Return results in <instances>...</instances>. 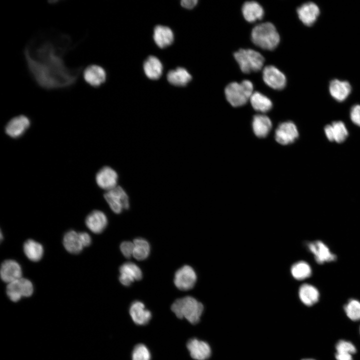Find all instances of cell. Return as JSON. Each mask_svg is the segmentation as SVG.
Instances as JSON below:
<instances>
[{
    "mask_svg": "<svg viewBox=\"0 0 360 360\" xmlns=\"http://www.w3.org/2000/svg\"><path fill=\"white\" fill-rule=\"evenodd\" d=\"M75 46L69 35L52 30L32 36L24 46V56L36 84L46 90L68 88L74 85L83 66L70 67L64 58Z\"/></svg>",
    "mask_w": 360,
    "mask_h": 360,
    "instance_id": "obj_1",
    "label": "cell"
},
{
    "mask_svg": "<svg viewBox=\"0 0 360 360\" xmlns=\"http://www.w3.org/2000/svg\"><path fill=\"white\" fill-rule=\"evenodd\" d=\"M171 310L178 318H185L190 324H196L200 320L204 306L194 298L186 296L176 300Z\"/></svg>",
    "mask_w": 360,
    "mask_h": 360,
    "instance_id": "obj_2",
    "label": "cell"
},
{
    "mask_svg": "<svg viewBox=\"0 0 360 360\" xmlns=\"http://www.w3.org/2000/svg\"><path fill=\"white\" fill-rule=\"evenodd\" d=\"M252 40L262 49L272 50L278 44L280 38L274 26L266 22L256 26L251 33Z\"/></svg>",
    "mask_w": 360,
    "mask_h": 360,
    "instance_id": "obj_3",
    "label": "cell"
},
{
    "mask_svg": "<svg viewBox=\"0 0 360 360\" xmlns=\"http://www.w3.org/2000/svg\"><path fill=\"white\" fill-rule=\"evenodd\" d=\"M253 84L249 80L241 82H232L229 84L224 90L227 100L233 106L244 105L253 94Z\"/></svg>",
    "mask_w": 360,
    "mask_h": 360,
    "instance_id": "obj_4",
    "label": "cell"
},
{
    "mask_svg": "<svg viewBox=\"0 0 360 360\" xmlns=\"http://www.w3.org/2000/svg\"><path fill=\"white\" fill-rule=\"evenodd\" d=\"M234 57L244 73L260 70L264 61L260 52L252 49H240L234 52Z\"/></svg>",
    "mask_w": 360,
    "mask_h": 360,
    "instance_id": "obj_5",
    "label": "cell"
},
{
    "mask_svg": "<svg viewBox=\"0 0 360 360\" xmlns=\"http://www.w3.org/2000/svg\"><path fill=\"white\" fill-rule=\"evenodd\" d=\"M104 198L110 209L116 214L120 213L123 210L129 208L128 196L126 191L120 186L108 190Z\"/></svg>",
    "mask_w": 360,
    "mask_h": 360,
    "instance_id": "obj_6",
    "label": "cell"
},
{
    "mask_svg": "<svg viewBox=\"0 0 360 360\" xmlns=\"http://www.w3.org/2000/svg\"><path fill=\"white\" fill-rule=\"evenodd\" d=\"M34 292V286L29 280L22 278L8 284L6 293L8 298L13 302L19 301L22 297H29Z\"/></svg>",
    "mask_w": 360,
    "mask_h": 360,
    "instance_id": "obj_7",
    "label": "cell"
},
{
    "mask_svg": "<svg viewBox=\"0 0 360 360\" xmlns=\"http://www.w3.org/2000/svg\"><path fill=\"white\" fill-rule=\"evenodd\" d=\"M174 281L178 289L188 290L194 286L196 281V274L192 268L185 265L176 272Z\"/></svg>",
    "mask_w": 360,
    "mask_h": 360,
    "instance_id": "obj_8",
    "label": "cell"
},
{
    "mask_svg": "<svg viewBox=\"0 0 360 360\" xmlns=\"http://www.w3.org/2000/svg\"><path fill=\"white\" fill-rule=\"evenodd\" d=\"M262 78L268 86L275 90H282L286 84L284 74L273 66H268L264 68Z\"/></svg>",
    "mask_w": 360,
    "mask_h": 360,
    "instance_id": "obj_9",
    "label": "cell"
},
{
    "mask_svg": "<svg viewBox=\"0 0 360 360\" xmlns=\"http://www.w3.org/2000/svg\"><path fill=\"white\" fill-rule=\"evenodd\" d=\"M82 72L84 81L92 87L98 88L106 80V72L100 66L90 64L84 68Z\"/></svg>",
    "mask_w": 360,
    "mask_h": 360,
    "instance_id": "obj_10",
    "label": "cell"
},
{
    "mask_svg": "<svg viewBox=\"0 0 360 360\" xmlns=\"http://www.w3.org/2000/svg\"><path fill=\"white\" fill-rule=\"evenodd\" d=\"M298 136L297 128L292 122H286L280 124L275 132L276 140L282 145L292 143Z\"/></svg>",
    "mask_w": 360,
    "mask_h": 360,
    "instance_id": "obj_11",
    "label": "cell"
},
{
    "mask_svg": "<svg viewBox=\"0 0 360 360\" xmlns=\"http://www.w3.org/2000/svg\"><path fill=\"white\" fill-rule=\"evenodd\" d=\"M306 245L308 250L314 254L316 261L319 264L332 262L336 259V256L320 240L309 242Z\"/></svg>",
    "mask_w": 360,
    "mask_h": 360,
    "instance_id": "obj_12",
    "label": "cell"
},
{
    "mask_svg": "<svg viewBox=\"0 0 360 360\" xmlns=\"http://www.w3.org/2000/svg\"><path fill=\"white\" fill-rule=\"evenodd\" d=\"M120 282L124 286H129L134 280H140L142 277L140 268L132 262L122 264L120 268Z\"/></svg>",
    "mask_w": 360,
    "mask_h": 360,
    "instance_id": "obj_13",
    "label": "cell"
},
{
    "mask_svg": "<svg viewBox=\"0 0 360 360\" xmlns=\"http://www.w3.org/2000/svg\"><path fill=\"white\" fill-rule=\"evenodd\" d=\"M96 180L100 188L108 191L117 186L118 174L113 168L106 166L97 172Z\"/></svg>",
    "mask_w": 360,
    "mask_h": 360,
    "instance_id": "obj_14",
    "label": "cell"
},
{
    "mask_svg": "<svg viewBox=\"0 0 360 360\" xmlns=\"http://www.w3.org/2000/svg\"><path fill=\"white\" fill-rule=\"evenodd\" d=\"M0 275L3 282L9 284L22 278V268L14 260H6L1 264Z\"/></svg>",
    "mask_w": 360,
    "mask_h": 360,
    "instance_id": "obj_15",
    "label": "cell"
},
{
    "mask_svg": "<svg viewBox=\"0 0 360 360\" xmlns=\"http://www.w3.org/2000/svg\"><path fill=\"white\" fill-rule=\"evenodd\" d=\"M186 347L192 358L196 360H206L211 354L209 344L202 340L194 338L189 340Z\"/></svg>",
    "mask_w": 360,
    "mask_h": 360,
    "instance_id": "obj_16",
    "label": "cell"
},
{
    "mask_svg": "<svg viewBox=\"0 0 360 360\" xmlns=\"http://www.w3.org/2000/svg\"><path fill=\"white\" fill-rule=\"evenodd\" d=\"M30 125V120L27 116H18L8 122L5 128L6 132L10 136L16 138L22 135Z\"/></svg>",
    "mask_w": 360,
    "mask_h": 360,
    "instance_id": "obj_17",
    "label": "cell"
},
{
    "mask_svg": "<svg viewBox=\"0 0 360 360\" xmlns=\"http://www.w3.org/2000/svg\"><path fill=\"white\" fill-rule=\"evenodd\" d=\"M318 6L312 2L302 4L297 9V13L302 22L308 26L312 25L320 14Z\"/></svg>",
    "mask_w": 360,
    "mask_h": 360,
    "instance_id": "obj_18",
    "label": "cell"
},
{
    "mask_svg": "<svg viewBox=\"0 0 360 360\" xmlns=\"http://www.w3.org/2000/svg\"><path fill=\"white\" fill-rule=\"evenodd\" d=\"M87 228L94 234H100L104 231L108 224V218L102 212L94 210L86 218L85 220Z\"/></svg>",
    "mask_w": 360,
    "mask_h": 360,
    "instance_id": "obj_19",
    "label": "cell"
},
{
    "mask_svg": "<svg viewBox=\"0 0 360 360\" xmlns=\"http://www.w3.org/2000/svg\"><path fill=\"white\" fill-rule=\"evenodd\" d=\"M129 312L134 322L138 325L147 324L152 318L150 312L146 309L144 303L138 300L131 304Z\"/></svg>",
    "mask_w": 360,
    "mask_h": 360,
    "instance_id": "obj_20",
    "label": "cell"
},
{
    "mask_svg": "<svg viewBox=\"0 0 360 360\" xmlns=\"http://www.w3.org/2000/svg\"><path fill=\"white\" fill-rule=\"evenodd\" d=\"M324 132L329 140L338 143L343 142L348 136V130L341 121L334 122L326 126Z\"/></svg>",
    "mask_w": 360,
    "mask_h": 360,
    "instance_id": "obj_21",
    "label": "cell"
},
{
    "mask_svg": "<svg viewBox=\"0 0 360 360\" xmlns=\"http://www.w3.org/2000/svg\"><path fill=\"white\" fill-rule=\"evenodd\" d=\"M352 88L347 81L334 79L330 83L329 91L336 100L342 102L345 100L351 92Z\"/></svg>",
    "mask_w": 360,
    "mask_h": 360,
    "instance_id": "obj_22",
    "label": "cell"
},
{
    "mask_svg": "<svg viewBox=\"0 0 360 360\" xmlns=\"http://www.w3.org/2000/svg\"><path fill=\"white\" fill-rule=\"evenodd\" d=\"M298 296L301 302L307 306H312L319 300L320 293L318 289L314 286L304 284L298 290Z\"/></svg>",
    "mask_w": 360,
    "mask_h": 360,
    "instance_id": "obj_23",
    "label": "cell"
},
{
    "mask_svg": "<svg viewBox=\"0 0 360 360\" xmlns=\"http://www.w3.org/2000/svg\"><path fill=\"white\" fill-rule=\"evenodd\" d=\"M242 12L244 18L250 22L262 19L264 14L263 8L255 1L245 2L242 6Z\"/></svg>",
    "mask_w": 360,
    "mask_h": 360,
    "instance_id": "obj_24",
    "label": "cell"
},
{
    "mask_svg": "<svg viewBox=\"0 0 360 360\" xmlns=\"http://www.w3.org/2000/svg\"><path fill=\"white\" fill-rule=\"evenodd\" d=\"M63 244L65 249L72 254L80 252L84 248L79 232L73 230H69L65 234L63 238Z\"/></svg>",
    "mask_w": 360,
    "mask_h": 360,
    "instance_id": "obj_25",
    "label": "cell"
},
{
    "mask_svg": "<svg viewBox=\"0 0 360 360\" xmlns=\"http://www.w3.org/2000/svg\"><path fill=\"white\" fill-rule=\"evenodd\" d=\"M272 126L270 120L263 114L254 116L252 120V128L254 134L258 138H264L268 136Z\"/></svg>",
    "mask_w": 360,
    "mask_h": 360,
    "instance_id": "obj_26",
    "label": "cell"
},
{
    "mask_svg": "<svg viewBox=\"0 0 360 360\" xmlns=\"http://www.w3.org/2000/svg\"><path fill=\"white\" fill-rule=\"evenodd\" d=\"M154 39L158 47L164 48L172 44L174 40V34L169 28L157 26L154 29Z\"/></svg>",
    "mask_w": 360,
    "mask_h": 360,
    "instance_id": "obj_27",
    "label": "cell"
},
{
    "mask_svg": "<svg viewBox=\"0 0 360 360\" xmlns=\"http://www.w3.org/2000/svg\"><path fill=\"white\" fill-rule=\"evenodd\" d=\"M26 256L31 261L38 262L41 260L44 254L42 246L34 240H26L23 246Z\"/></svg>",
    "mask_w": 360,
    "mask_h": 360,
    "instance_id": "obj_28",
    "label": "cell"
},
{
    "mask_svg": "<svg viewBox=\"0 0 360 360\" xmlns=\"http://www.w3.org/2000/svg\"><path fill=\"white\" fill-rule=\"evenodd\" d=\"M162 68L160 60L154 56H149L144 64V73L151 80L159 78L162 74Z\"/></svg>",
    "mask_w": 360,
    "mask_h": 360,
    "instance_id": "obj_29",
    "label": "cell"
},
{
    "mask_svg": "<svg viewBox=\"0 0 360 360\" xmlns=\"http://www.w3.org/2000/svg\"><path fill=\"white\" fill-rule=\"evenodd\" d=\"M170 83L176 86H184L192 80V76L184 68H178L170 71L167 74Z\"/></svg>",
    "mask_w": 360,
    "mask_h": 360,
    "instance_id": "obj_30",
    "label": "cell"
},
{
    "mask_svg": "<svg viewBox=\"0 0 360 360\" xmlns=\"http://www.w3.org/2000/svg\"><path fill=\"white\" fill-rule=\"evenodd\" d=\"M252 108L256 111L266 112L272 108V102L267 96L256 92H253L250 99Z\"/></svg>",
    "mask_w": 360,
    "mask_h": 360,
    "instance_id": "obj_31",
    "label": "cell"
},
{
    "mask_svg": "<svg viewBox=\"0 0 360 360\" xmlns=\"http://www.w3.org/2000/svg\"><path fill=\"white\" fill-rule=\"evenodd\" d=\"M134 249L132 256L138 260L146 259L150 253V245L144 238H138L133 241Z\"/></svg>",
    "mask_w": 360,
    "mask_h": 360,
    "instance_id": "obj_32",
    "label": "cell"
},
{
    "mask_svg": "<svg viewBox=\"0 0 360 360\" xmlns=\"http://www.w3.org/2000/svg\"><path fill=\"white\" fill-rule=\"evenodd\" d=\"M291 273L295 279L303 280L311 276L312 268L306 262L300 261L292 266Z\"/></svg>",
    "mask_w": 360,
    "mask_h": 360,
    "instance_id": "obj_33",
    "label": "cell"
},
{
    "mask_svg": "<svg viewBox=\"0 0 360 360\" xmlns=\"http://www.w3.org/2000/svg\"><path fill=\"white\" fill-rule=\"evenodd\" d=\"M346 316L353 321L360 320V302L356 299H350L344 306Z\"/></svg>",
    "mask_w": 360,
    "mask_h": 360,
    "instance_id": "obj_34",
    "label": "cell"
},
{
    "mask_svg": "<svg viewBox=\"0 0 360 360\" xmlns=\"http://www.w3.org/2000/svg\"><path fill=\"white\" fill-rule=\"evenodd\" d=\"M151 354L148 348L144 344L136 345L132 352V360H150Z\"/></svg>",
    "mask_w": 360,
    "mask_h": 360,
    "instance_id": "obj_35",
    "label": "cell"
},
{
    "mask_svg": "<svg viewBox=\"0 0 360 360\" xmlns=\"http://www.w3.org/2000/svg\"><path fill=\"white\" fill-rule=\"evenodd\" d=\"M336 353L342 354H352L356 352L355 346L350 342L340 340L336 345Z\"/></svg>",
    "mask_w": 360,
    "mask_h": 360,
    "instance_id": "obj_36",
    "label": "cell"
},
{
    "mask_svg": "<svg viewBox=\"0 0 360 360\" xmlns=\"http://www.w3.org/2000/svg\"><path fill=\"white\" fill-rule=\"evenodd\" d=\"M134 244L133 242L124 241L120 245V250L124 257L130 258L133 255Z\"/></svg>",
    "mask_w": 360,
    "mask_h": 360,
    "instance_id": "obj_37",
    "label": "cell"
},
{
    "mask_svg": "<svg viewBox=\"0 0 360 360\" xmlns=\"http://www.w3.org/2000/svg\"><path fill=\"white\" fill-rule=\"evenodd\" d=\"M350 117L355 124L360 126V105L356 104L352 108Z\"/></svg>",
    "mask_w": 360,
    "mask_h": 360,
    "instance_id": "obj_38",
    "label": "cell"
},
{
    "mask_svg": "<svg viewBox=\"0 0 360 360\" xmlns=\"http://www.w3.org/2000/svg\"><path fill=\"white\" fill-rule=\"evenodd\" d=\"M79 236L84 248L88 246L91 244L92 238L88 233L80 232H79Z\"/></svg>",
    "mask_w": 360,
    "mask_h": 360,
    "instance_id": "obj_39",
    "label": "cell"
},
{
    "mask_svg": "<svg viewBox=\"0 0 360 360\" xmlns=\"http://www.w3.org/2000/svg\"><path fill=\"white\" fill-rule=\"evenodd\" d=\"M182 6L186 8H192L197 4V0H183L181 1Z\"/></svg>",
    "mask_w": 360,
    "mask_h": 360,
    "instance_id": "obj_40",
    "label": "cell"
},
{
    "mask_svg": "<svg viewBox=\"0 0 360 360\" xmlns=\"http://www.w3.org/2000/svg\"><path fill=\"white\" fill-rule=\"evenodd\" d=\"M0 240H2V232H0Z\"/></svg>",
    "mask_w": 360,
    "mask_h": 360,
    "instance_id": "obj_41",
    "label": "cell"
},
{
    "mask_svg": "<svg viewBox=\"0 0 360 360\" xmlns=\"http://www.w3.org/2000/svg\"><path fill=\"white\" fill-rule=\"evenodd\" d=\"M314 360L312 359V358H306V359H304V360Z\"/></svg>",
    "mask_w": 360,
    "mask_h": 360,
    "instance_id": "obj_42",
    "label": "cell"
}]
</instances>
